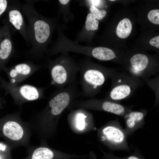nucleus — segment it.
<instances>
[{"label": "nucleus", "mask_w": 159, "mask_h": 159, "mask_svg": "<svg viewBox=\"0 0 159 159\" xmlns=\"http://www.w3.org/2000/svg\"><path fill=\"white\" fill-rule=\"evenodd\" d=\"M77 85L74 82L54 92L50 96L46 107L27 122L31 129L40 137L50 132L55 119L68 106L71 100L79 95Z\"/></svg>", "instance_id": "f257e3e1"}, {"label": "nucleus", "mask_w": 159, "mask_h": 159, "mask_svg": "<svg viewBox=\"0 0 159 159\" xmlns=\"http://www.w3.org/2000/svg\"><path fill=\"white\" fill-rule=\"evenodd\" d=\"M20 7L28 20L30 44L32 45L27 54L31 57L37 58L41 56L43 46L50 37L51 27L35 9L32 1H27Z\"/></svg>", "instance_id": "f03ea898"}, {"label": "nucleus", "mask_w": 159, "mask_h": 159, "mask_svg": "<svg viewBox=\"0 0 159 159\" xmlns=\"http://www.w3.org/2000/svg\"><path fill=\"white\" fill-rule=\"evenodd\" d=\"M20 110L0 118V137L12 148L29 145L31 132L27 122L20 117Z\"/></svg>", "instance_id": "7ed1b4c3"}, {"label": "nucleus", "mask_w": 159, "mask_h": 159, "mask_svg": "<svg viewBox=\"0 0 159 159\" xmlns=\"http://www.w3.org/2000/svg\"><path fill=\"white\" fill-rule=\"evenodd\" d=\"M82 94L85 96H95L100 91L106 80L112 72L91 66L79 67Z\"/></svg>", "instance_id": "20e7f679"}, {"label": "nucleus", "mask_w": 159, "mask_h": 159, "mask_svg": "<svg viewBox=\"0 0 159 159\" xmlns=\"http://www.w3.org/2000/svg\"><path fill=\"white\" fill-rule=\"evenodd\" d=\"M110 77L112 80V86L107 98L114 102L128 97L141 84V80L127 72H113Z\"/></svg>", "instance_id": "39448f33"}, {"label": "nucleus", "mask_w": 159, "mask_h": 159, "mask_svg": "<svg viewBox=\"0 0 159 159\" xmlns=\"http://www.w3.org/2000/svg\"><path fill=\"white\" fill-rule=\"evenodd\" d=\"M51 84L62 89L75 82L79 67L64 59L59 58L52 62L48 66Z\"/></svg>", "instance_id": "423d86ee"}, {"label": "nucleus", "mask_w": 159, "mask_h": 159, "mask_svg": "<svg viewBox=\"0 0 159 159\" xmlns=\"http://www.w3.org/2000/svg\"><path fill=\"white\" fill-rule=\"evenodd\" d=\"M0 87L5 91L6 93L10 94L14 103L18 105L37 100L44 96V88L28 84H12L6 81L0 75Z\"/></svg>", "instance_id": "0eeeda50"}, {"label": "nucleus", "mask_w": 159, "mask_h": 159, "mask_svg": "<svg viewBox=\"0 0 159 159\" xmlns=\"http://www.w3.org/2000/svg\"><path fill=\"white\" fill-rule=\"evenodd\" d=\"M40 67L30 62H25L3 69L8 75L9 82L17 85L39 70Z\"/></svg>", "instance_id": "6e6552de"}, {"label": "nucleus", "mask_w": 159, "mask_h": 159, "mask_svg": "<svg viewBox=\"0 0 159 159\" xmlns=\"http://www.w3.org/2000/svg\"><path fill=\"white\" fill-rule=\"evenodd\" d=\"M130 61L131 66L127 72L132 76L145 81L153 75L147 69L149 60L146 55L137 54L130 58Z\"/></svg>", "instance_id": "1a4fd4ad"}, {"label": "nucleus", "mask_w": 159, "mask_h": 159, "mask_svg": "<svg viewBox=\"0 0 159 159\" xmlns=\"http://www.w3.org/2000/svg\"><path fill=\"white\" fill-rule=\"evenodd\" d=\"M9 27V23L6 22L0 34V72L5 67L14 51Z\"/></svg>", "instance_id": "9d476101"}, {"label": "nucleus", "mask_w": 159, "mask_h": 159, "mask_svg": "<svg viewBox=\"0 0 159 159\" xmlns=\"http://www.w3.org/2000/svg\"><path fill=\"white\" fill-rule=\"evenodd\" d=\"M8 8L9 22L20 33L25 40L30 44L28 26L25 22L19 7L17 5L13 4Z\"/></svg>", "instance_id": "9b49d317"}, {"label": "nucleus", "mask_w": 159, "mask_h": 159, "mask_svg": "<svg viewBox=\"0 0 159 159\" xmlns=\"http://www.w3.org/2000/svg\"><path fill=\"white\" fill-rule=\"evenodd\" d=\"M103 140H106L113 145L122 144L125 141L124 132L119 127L114 125H109L102 130Z\"/></svg>", "instance_id": "f8f14e48"}, {"label": "nucleus", "mask_w": 159, "mask_h": 159, "mask_svg": "<svg viewBox=\"0 0 159 159\" xmlns=\"http://www.w3.org/2000/svg\"><path fill=\"white\" fill-rule=\"evenodd\" d=\"M26 148L28 155L22 159H54V152L47 147L30 145Z\"/></svg>", "instance_id": "ddd939ff"}, {"label": "nucleus", "mask_w": 159, "mask_h": 159, "mask_svg": "<svg viewBox=\"0 0 159 159\" xmlns=\"http://www.w3.org/2000/svg\"><path fill=\"white\" fill-rule=\"evenodd\" d=\"M90 102L99 105L103 110L115 115H121L125 114L126 108L123 105L110 100H89Z\"/></svg>", "instance_id": "4468645a"}, {"label": "nucleus", "mask_w": 159, "mask_h": 159, "mask_svg": "<svg viewBox=\"0 0 159 159\" xmlns=\"http://www.w3.org/2000/svg\"><path fill=\"white\" fill-rule=\"evenodd\" d=\"M91 54L95 58L103 61L110 60L116 57L112 50L103 47H97L94 48L91 51Z\"/></svg>", "instance_id": "2eb2a0df"}, {"label": "nucleus", "mask_w": 159, "mask_h": 159, "mask_svg": "<svg viewBox=\"0 0 159 159\" xmlns=\"http://www.w3.org/2000/svg\"><path fill=\"white\" fill-rule=\"evenodd\" d=\"M132 29V24L130 20L125 18L121 20L118 24L116 33L118 37L125 39L130 34Z\"/></svg>", "instance_id": "dca6fc26"}, {"label": "nucleus", "mask_w": 159, "mask_h": 159, "mask_svg": "<svg viewBox=\"0 0 159 159\" xmlns=\"http://www.w3.org/2000/svg\"><path fill=\"white\" fill-rule=\"evenodd\" d=\"M144 114L141 111L130 112L125 115V118L127 127L130 129H133L143 120Z\"/></svg>", "instance_id": "f3484780"}, {"label": "nucleus", "mask_w": 159, "mask_h": 159, "mask_svg": "<svg viewBox=\"0 0 159 159\" xmlns=\"http://www.w3.org/2000/svg\"><path fill=\"white\" fill-rule=\"evenodd\" d=\"M99 22L91 13L87 15L85 21V28L88 31L96 30L98 28Z\"/></svg>", "instance_id": "a211bd4d"}, {"label": "nucleus", "mask_w": 159, "mask_h": 159, "mask_svg": "<svg viewBox=\"0 0 159 159\" xmlns=\"http://www.w3.org/2000/svg\"><path fill=\"white\" fill-rule=\"evenodd\" d=\"M12 148L5 142H0V157L4 155L11 159V151Z\"/></svg>", "instance_id": "6ab92c4d"}, {"label": "nucleus", "mask_w": 159, "mask_h": 159, "mask_svg": "<svg viewBox=\"0 0 159 159\" xmlns=\"http://www.w3.org/2000/svg\"><path fill=\"white\" fill-rule=\"evenodd\" d=\"M90 9L91 13L97 20L102 19L106 14L107 12L105 10H99L96 6L93 5H91L90 6Z\"/></svg>", "instance_id": "aec40b11"}, {"label": "nucleus", "mask_w": 159, "mask_h": 159, "mask_svg": "<svg viewBox=\"0 0 159 159\" xmlns=\"http://www.w3.org/2000/svg\"><path fill=\"white\" fill-rule=\"evenodd\" d=\"M148 20L152 23L159 24V10L155 9L150 11L148 14Z\"/></svg>", "instance_id": "412c9836"}, {"label": "nucleus", "mask_w": 159, "mask_h": 159, "mask_svg": "<svg viewBox=\"0 0 159 159\" xmlns=\"http://www.w3.org/2000/svg\"><path fill=\"white\" fill-rule=\"evenodd\" d=\"M86 116L83 113L79 112L76 116L77 127L80 130H83L85 125V119Z\"/></svg>", "instance_id": "4be33fe9"}, {"label": "nucleus", "mask_w": 159, "mask_h": 159, "mask_svg": "<svg viewBox=\"0 0 159 159\" xmlns=\"http://www.w3.org/2000/svg\"><path fill=\"white\" fill-rule=\"evenodd\" d=\"M8 2L6 0H0V16L8 7Z\"/></svg>", "instance_id": "5701e85b"}, {"label": "nucleus", "mask_w": 159, "mask_h": 159, "mask_svg": "<svg viewBox=\"0 0 159 159\" xmlns=\"http://www.w3.org/2000/svg\"><path fill=\"white\" fill-rule=\"evenodd\" d=\"M150 44L157 48H159V36L155 37L151 39L149 41Z\"/></svg>", "instance_id": "b1692460"}, {"label": "nucleus", "mask_w": 159, "mask_h": 159, "mask_svg": "<svg viewBox=\"0 0 159 159\" xmlns=\"http://www.w3.org/2000/svg\"><path fill=\"white\" fill-rule=\"evenodd\" d=\"M92 4V5L95 6H96L98 5L100 3V0H90L89 1Z\"/></svg>", "instance_id": "393cba45"}, {"label": "nucleus", "mask_w": 159, "mask_h": 159, "mask_svg": "<svg viewBox=\"0 0 159 159\" xmlns=\"http://www.w3.org/2000/svg\"><path fill=\"white\" fill-rule=\"evenodd\" d=\"M125 159H141L140 158L134 155H132L128 157Z\"/></svg>", "instance_id": "a878e982"}, {"label": "nucleus", "mask_w": 159, "mask_h": 159, "mask_svg": "<svg viewBox=\"0 0 159 159\" xmlns=\"http://www.w3.org/2000/svg\"><path fill=\"white\" fill-rule=\"evenodd\" d=\"M59 1L62 4L65 5L67 4L70 1L68 0H59Z\"/></svg>", "instance_id": "bb28decb"}, {"label": "nucleus", "mask_w": 159, "mask_h": 159, "mask_svg": "<svg viewBox=\"0 0 159 159\" xmlns=\"http://www.w3.org/2000/svg\"><path fill=\"white\" fill-rule=\"evenodd\" d=\"M3 102L0 98V110L3 108Z\"/></svg>", "instance_id": "cd10ccee"}, {"label": "nucleus", "mask_w": 159, "mask_h": 159, "mask_svg": "<svg viewBox=\"0 0 159 159\" xmlns=\"http://www.w3.org/2000/svg\"><path fill=\"white\" fill-rule=\"evenodd\" d=\"M4 28V25H3L2 26L0 27V34L2 31V30L3 29V28Z\"/></svg>", "instance_id": "c85d7f7f"}, {"label": "nucleus", "mask_w": 159, "mask_h": 159, "mask_svg": "<svg viewBox=\"0 0 159 159\" xmlns=\"http://www.w3.org/2000/svg\"><path fill=\"white\" fill-rule=\"evenodd\" d=\"M115 1V0H110V1Z\"/></svg>", "instance_id": "c756f323"}, {"label": "nucleus", "mask_w": 159, "mask_h": 159, "mask_svg": "<svg viewBox=\"0 0 159 159\" xmlns=\"http://www.w3.org/2000/svg\"></svg>", "instance_id": "7c9ffc66"}]
</instances>
